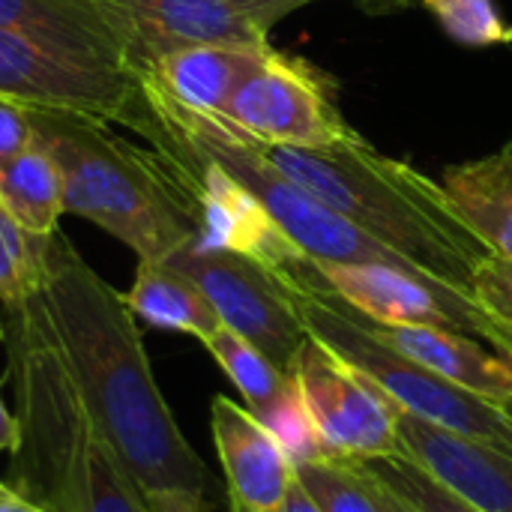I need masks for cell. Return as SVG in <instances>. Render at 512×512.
Instances as JSON below:
<instances>
[{
	"mask_svg": "<svg viewBox=\"0 0 512 512\" xmlns=\"http://www.w3.org/2000/svg\"><path fill=\"white\" fill-rule=\"evenodd\" d=\"M126 303L138 321L156 330L189 333L201 342L222 327L204 291L168 261H138Z\"/></svg>",
	"mask_w": 512,
	"mask_h": 512,
	"instance_id": "cell-18",
	"label": "cell"
},
{
	"mask_svg": "<svg viewBox=\"0 0 512 512\" xmlns=\"http://www.w3.org/2000/svg\"><path fill=\"white\" fill-rule=\"evenodd\" d=\"M0 30L27 36L90 66L126 72L117 39L96 0H0Z\"/></svg>",
	"mask_w": 512,
	"mask_h": 512,
	"instance_id": "cell-15",
	"label": "cell"
},
{
	"mask_svg": "<svg viewBox=\"0 0 512 512\" xmlns=\"http://www.w3.org/2000/svg\"><path fill=\"white\" fill-rule=\"evenodd\" d=\"M3 336H6V330H3V321H0V339H3Z\"/></svg>",
	"mask_w": 512,
	"mask_h": 512,
	"instance_id": "cell-37",
	"label": "cell"
},
{
	"mask_svg": "<svg viewBox=\"0 0 512 512\" xmlns=\"http://www.w3.org/2000/svg\"><path fill=\"white\" fill-rule=\"evenodd\" d=\"M282 512H321V507L315 504V498L303 489V483L294 477L291 480V489H288V498L282 504Z\"/></svg>",
	"mask_w": 512,
	"mask_h": 512,
	"instance_id": "cell-31",
	"label": "cell"
},
{
	"mask_svg": "<svg viewBox=\"0 0 512 512\" xmlns=\"http://www.w3.org/2000/svg\"><path fill=\"white\" fill-rule=\"evenodd\" d=\"M438 24L468 48L510 45L512 27L501 18L495 0H420Z\"/></svg>",
	"mask_w": 512,
	"mask_h": 512,
	"instance_id": "cell-24",
	"label": "cell"
},
{
	"mask_svg": "<svg viewBox=\"0 0 512 512\" xmlns=\"http://www.w3.org/2000/svg\"><path fill=\"white\" fill-rule=\"evenodd\" d=\"M96 6L132 75L192 45H270V33L258 30L222 0H96Z\"/></svg>",
	"mask_w": 512,
	"mask_h": 512,
	"instance_id": "cell-11",
	"label": "cell"
},
{
	"mask_svg": "<svg viewBox=\"0 0 512 512\" xmlns=\"http://www.w3.org/2000/svg\"><path fill=\"white\" fill-rule=\"evenodd\" d=\"M204 348L222 366L231 384L240 390V396L246 399V408L255 417L270 411L294 384L288 372H282L270 357H264L252 342H246L228 327H219L213 336H207Z\"/></svg>",
	"mask_w": 512,
	"mask_h": 512,
	"instance_id": "cell-20",
	"label": "cell"
},
{
	"mask_svg": "<svg viewBox=\"0 0 512 512\" xmlns=\"http://www.w3.org/2000/svg\"><path fill=\"white\" fill-rule=\"evenodd\" d=\"M309 273L360 315L381 324L438 327L504 348L510 333L471 297L438 279L387 264H321L306 258Z\"/></svg>",
	"mask_w": 512,
	"mask_h": 512,
	"instance_id": "cell-10",
	"label": "cell"
},
{
	"mask_svg": "<svg viewBox=\"0 0 512 512\" xmlns=\"http://www.w3.org/2000/svg\"><path fill=\"white\" fill-rule=\"evenodd\" d=\"M294 477L315 498L321 512H381L369 480L354 462L345 459H318L294 468Z\"/></svg>",
	"mask_w": 512,
	"mask_h": 512,
	"instance_id": "cell-22",
	"label": "cell"
},
{
	"mask_svg": "<svg viewBox=\"0 0 512 512\" xmlns=\"http://www.w3.org/2000/svg\"><path fill=\"white\" fill-rule=\"evenodd\" d=\"M0 201L12 219L36 240H48L66 213V183L51 150L33 138L0 165Z\"/></svg>",
	"mask_w": 512,
	"mask_h": 512,
	"instance_id": "cell-19",
	"label": "cell"
},
{
	"mask_svg": "<svg viewBox=\"0 0 512 512\" xmlns=\"http://www.w3.org/2000/svg\"><path fill=\"white\" fill-rule=\"evenodd\" d=\"M501 411H504V414L512 420V402H504V405H501Z\"/></svg>",
	"mask_w": 512,
	"mask_h": 512,
	"instance_id": "cell-35",
	"label": "cell"
},
{
	"mask_svg": "<svg viewBox=\"0 0 512 512\" xmlns=\"http://www.w3.org/2000/svg\"><path fill=\"white\" fill-rule=\"evenodd\" d=\"M258 147L285 177L333 213L402 255L420 273L471 294L474 270L489 258V249L465 228L441 183L429 174L384 156L357 132L330 147L267 141H258Z\"/></svg>",
	"mask_w": 512,
	"mask_h": 512,
	"instance_id": "cell-3",
	"label": "cell"
},
{
	"mask_svg": "<svg viewBox=\"0 0 512 512\" xmlns=\"http://www.w3.org/2000/svg\"><path fill=\"white\" fill-rule=\"evenodd\" d=\"M0 512H45L42 507H36V504H30V501H24V498H18L15 492H9V495H0Z\"/></svg>",
	"mask_w": 512,
	"mask_h": 512,
	"instance_id": "cell-33",
	"label": "cell"
},
{
	"mask_svg": "<svg viewBox=\"0 0 512 512\" xmlns=\"http://www.w3.org/2000/svg\"><path fill=\"white\" fill-rule=\"evenodd\" d=\"M150 512H213L198 492H144Z\"/></svg>",
	"mask_w": 512,
	"mask_h": 512,
	"instance_id": "cell-29",
	"label": "cell"
},
{
	"mask_svg": "<svg viewBox=\"0 0 512 512\" xmlns=\"http://www.w3.org/2000/svg\"><path fill=\"white\" fill-rule=\"evenodd\" d=\"M372 480L396 492L414 512H483L471 504L465 495L450 489L444 480H438L432 471H426L417 459L408 453L381 456V459H363L357 462Z\"/></svg>",
	"mask_w": 512,
	"mask_h": 512,
	"instance_id": "cell-21",
	"label": "cell"
},
{
	"mask_svg": "<svg viewBox=\"0 0 512 512\" xmlns=\"http://www.w3.org/2000/svg\"><path fill=\"white\" fill-rule=\"evenodd\" d=\"M45 243L30 237L0 201V300L6 309L18 306L42 282Z\"/></svg>",
	"mask_w": 512,
	"mask_h": 512,
	"instance_id": "cell-23",
	"label": "cell"
},
{
	"mask_svg": "<svg viewBox=\"0 0 512 512\" xmlns=\"http://www.w3.org/2000/svg\"><path fill=\"white\" fill-rule=\"evenodd\" d=\"M357 321L384 345L405 354L408 360L432 369L435 375L495 402L498 408L512 402V336L498 348H486L483 339L438 330V327H405V324H381L354 309Z\"/></svg>",
	"mask_w": 512,
	"mask_h": 512,
	"instance_id": "cell-13",
	"label": "cell"
},
{
	"mask_svg": "<svg viewBox=\"0 0 512 512\" xmlns=\"http://www.w3.org/2000/svg\"><path fill=\"white\" fill-rule=\"evenodd\" d=\"M288 375L297 381L327 459L363 462L402 453L399 405L312 333L303 339Z\"/></svg>",
	"mask_w": 512,
	"mask_h": 512,
	"instance_id": "cell-7",
	"label": "cell"
},
{
	"mask_svg": "<svg viewBox=\"0 0 512 512\" xmlns=\"http://www.w3.org/2000/svg\"><path fill=\"white\" fill-rule=\"evenodd\" d=\"M30 117L63 171L66 213L99 225L138 261H165L198 240L189 189L156 147L129 144L108 120L84 114L30 111Z\"/></svg>",
	"mask_w": 512,
	"mask_h": 512,
	"instance_id": "cell-4",
	"label": "cell"
},
{
	"mask_svg": "<svg viewBox=\"0 0 512 512\" xmlns=\"http://www.w3.org/2000/svg\"><path fill=\"white\" fill-rule=\"evenodd\" d=\"M363 3V9H369V12H390V9H399V6H405V3H411V0H360Z\"/></svg>",
	"mask_w": 512,
	"mask_h": 512,
	"instance_id": "cell-34",
	"label": "cell"
},
{
	"mask_svg": "<svg viewBox=\"0 0 512 512\" xmlns=\"http://www.w3.org/2000/svg\"><path fill=\"white\" fill-rule=\"evenodd\" d=\"M9 492H12V489H9V486H3V483H0V495H9Z\"/></svg>",
	"mask_w": 512,
	"mask_h": 512,
	"instance_id": "cell-36",
	"label": "cell"
},
{
	"mask_svg": "<svg viewBox=\"0 0 512 512\" xmlns=\"http://www.w3.org/2000/svg\"><path fill=\"white\" fill-rule=\"evenodd\" d=\"M273 45H192L156 60L147 72L135 78H147L168 99L183 108L201 114H222L240 81L264 60Z\"/></svg>",
	"mask_w": 512,
	"mask_h": 512,
	"instance_id": "cell-16",
	"label": "cell"
},
{
	"mask_svg": "<svg viewBox=\"0 0 512 512\" xmlns=\"http://www.w3.org/2000/svg\"><path fill=\"white\" fill-rule=\"evenodd\" d=\"M39 291L87 411L138 486L207 495L210 471L156 387L126 294H117L60 231L45 243Z\"/></svg>",
	"mask_w": 512,
	"mask_h": 512,
	"instance_id": "cell-1",
	"label": "cell"
},
{
	"mask_svg": "<svg viewBox=\"0 0 512 512\" xmlns=\"http://www.w3.org/2000/svg\"><path fill=\"white\" fill-rule=\"evenodd\" d=\"M471 294L512 336V258L489 255L474 270Z\"/></svg>",
	"mask_w": 512,
	"mask_h": 512,
	"instance_id": "cell-26",
	"label": "cell"
},
{
	"mask_svg": "<svg viewBox=\"0 0 512 512\" xmlns=\"http://www.w3.org/2000/svg\"><path fill=\"white\" fill-rule=\"evenodd\" d=\"M15 444H18V420L6 411L0 399V453H12Z\"/></svg>",
	"mask_w": 512,
	"mask_h": 512,
	"instance_id": "cell-32",
	"label": "cell"
},
{
	"mask_svg": "<svg viewBox=\"0 0 512 512\" xmlns=\"http://www.w3.org/2000/svg\"><path fill=\"white\" fill-rule=\"evenodd\" d=\"M222 117L267 144L330 147L354 135L336 102V84L309 60L270 48L240 81Z\"/></svg>",
	"mask_w": 512,
	"mask_h": 512,
	"instance_id": "cell-8",
	"label": "cell"
},
{
	"mask_svg": "<svg viewBox=\"0 0 512 512\" xmlns=\"http://www.w3.org/2000/svg\"><path fill=\"white\" fill-rule=\"evenodd\" d=\"M3 330L18 396L12 492L45 512H150L69 375L39 288L6 309Z\"/></svg>",
	"mask_w": 512,
	"mask_h": 512,
	"instance_id": "cell-2",
	"label": "cell"
},
{
	"mask_svg": "<svg viewBox=\"0 0 512 512\" xmlns=\"http://www.w3.org/2000/svg\"><path fill=\"white\" fill-rule=\"evenodd\" d=\"M33 138L36 129H33L30 108L0 96V165L15 153H21L27 144H33Z\"/></svg>",
	"mask_w": 512,
	"mask_h": 512,
	"instance_id": "cell-27",
	"label": "cell"
},
{
	"mask_svg": "<svg viewBox=\"0 0 512 512\" xmlns=\"http://www.w3.org/2000/svg\"><path fill=\"white\" fill-rule=\"evenodd\" d=\"M222 3H228L237 15H243L246 21H252L258 30L270 33L285 15L309 6L312 0H222Z\"/></svg>",
	"mask_w": 512,
	"mask_h": 512,
	"instance_id": "cell-28",
	"label": "cell"
},
{
	"mask_svg": "<svg viewBox=\"0 0 512 512\" xmlns=\"http://www.w3.org/2000/svg\"><path fill=\"white\" fill-rule=\"evenodd\" d=\"M258 423L276 438V444L288 456L291 468L306 465V462L327 459L324 450H321V444H318V435H315V429L309 423V414H306L303 396L297 390V381L291 384V390L270 411H264L258 417Z\"/></svg>",
	"mask_w": 512,
	"mask_h": 512,
	"instance_id": "cell-25",
	"label": "cell"
},
{
	"mask_svg": "<svg viewBox=\"0 0 512 512\" xmlns=\"http://www.w3.org/2000/svg\"><path fill=\"white\" fill-rule=\"evenodd\" d=\"M399 447L483 512H512V459L399 408Z\"/></svg>",
	"mask_w": 512,
	"mask_h": 512,
	"instance_id": "cell-14",
	"label": "cell"
},
{
	"mask_svg": "<svg viewBox=\"0 0 512 512\" xmlns=\"http://www.w3.org/2000/svg\"><path fill=\"white\" fill-rule=\"evenodd\" d=\"M165 261L204 291L222 327L252 342L282 372H291L309 330L276 270L243 252L204 246L198 240L180 246Z\"/></svg>",
	"mask_w": 512,
	"mask_h": 512,
	"instance_id": "cell-6",
	"label": "cell"
},
{
	"mask_svg": "<svg viewBox=\"0 0 512 512\" xmlns=\"http://www.w3.org/2000/svg\"><path fill=\"white\" fill-rule=\"evenodd\" d=\"M354 465H357V462H354ZM357 468H360V465H357ZM360 474L369 480V489H372V495H375V501H378L381 512H414L408 504H405V501H402V498H399V495H396V492H390L387 486H381L378 480H372L363 468H360Z\"/></svg>",
	"mask_w": 512,
	"mask_h": 512,
	"instance_id": "cell-30",
	"label": "cell"
},
{
	"mask_svg": "<svg viewBox=\"0 0 512 512\" xmlns=\"http://www.w3.org/2000/svg\"><path fill=\"white\" fill-rule=\"evenodd\" d=\"M0 96L30 111L84 114L135 132L147 111L135 75L81 63L9 30H0Z\"/></svg>",
	"mask_w": 512,
	"mask_h": 512,
	"instance_id": "cell-9",
	"label": "cell"
},
{
	"mask_svg": "<svg viewBox=\"0 0 512 512\" xmlns=\"http://www.w3.org/2000/svg\"><path fill=\"white\" fill-rule=\"evenodd\" d=\"M507 147H510V153H512V141H510V144H507Z\"/></svg>",
	"mask_w": 512,
	"mask_h": 512,
	"instance_id": "cell-38",
	"label": "cell"
},
{
	"mask_svg": "<svg viewBox=\"0 0 512 512\" xmlns=\"http://www.w3.org/2000/svg\"><path fill=\"white\" fill-rule=\"evenodd\" d=\"M441 189L489 255L512 258V153L507 144L483 159L444 168Z\"/></svg>",
	"mask_w": 512,
	"mask_h": 512,
	"instance_id": "cell-17",
	"label": "cell"
},
{
	"mask_svg": "<svg viewBox=\"0 0 512 512\" xmlns=\"http://www.w3.org/2000/svg\"><path fill=\"white\" fill-rule=\"evenodd\" d=\"M276 273L285 279L306 330L345 363L372 378L405 414L450 435L480 441L512 459V420L495 402L435 375L375 339L357 321L354 309L309 273L306 255H297Z\"/></svg>",
	"mask_w": 512,
	"mask_h": 512,
	"instance_id": "cell-5",
	"label": "cell"
},
{
	"mask_svg": "<svg viewBox=\"0 0 512 512\" xmlns=\"http://www.w3.org/2000/svg\"><path fill=\"white\" fill-rule=\"evenodd\" d=\"M210 429L234 512H282L294 468L258 417L228 396L210 402Z\"/></svg>",
	"mask_w": 512,
	"mask_h": 512,
	"instance_id": "cell-12",
	"label": "cell"
}]
</instances>
